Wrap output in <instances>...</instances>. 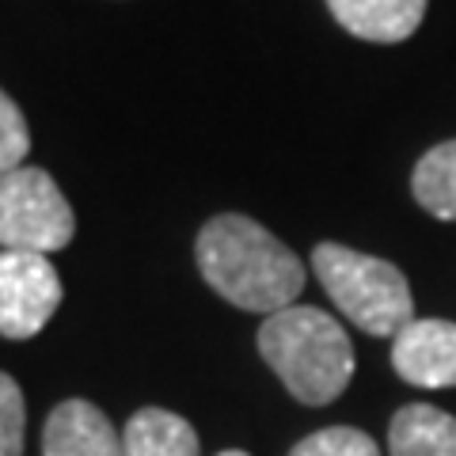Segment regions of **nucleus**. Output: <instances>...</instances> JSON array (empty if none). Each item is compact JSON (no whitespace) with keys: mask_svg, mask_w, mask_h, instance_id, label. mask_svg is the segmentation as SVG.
Returning a JSON list of instances; mask_svg holds the SVG:
<instances>
[{"mask_svg":"<svg viewBox=\"0 0 456 456\" xmlns=\"http://www.w3.org/2000/svg\"><path fill=\"white\" fill-rule=\"evenodd\" d=\"M77 232L73 206L42 167H16L0 179V248L4 251H61Z\"/></svg>","mask_w":456,"mask_h":456,"instance_id":"20e7f679","label":"nucleus"},{"mask_svg":"<svg viewBox=\"0 0 456 456\" xmlns=\"http://www.w3.org/2000/svg\"><path fill=\"white\" fill-rule=\"evenodd\" d=\"M61 305V278L50 255L0 251V335L31 338Z\"/></svg>","mask_w":456,"mask_h":456,"instance_id":"39448f33","label":"nucleus"},{"mask_svg":"<svg viewBox=\"0 0 456 456\" xmlns=\"http://www.w3.org/2000/svg\"><path fill=\"white\" fill-rule=\"evenodd\" d=\"M392 369L415 388H456V323L411 320L392 338Z\"/></svg>","mask_w":456,"mask_h":456,"instance_id":"423d86ee","label":"nucleus"},{"mask_svg":"<svg viewBox=\"0 0 456 456\" xmlns=\"http://www.w3.org/2000/svg\"><path fill=\"white\" fill-rule=\"evenodd\" d=\"M217 456H248V452H240V449H228V452H217Z\"/></svg>","mask_w":456,"mask_h":456,"instance_id":"2eb2a0df","label":"nucleus"},{"mask_svg":"<svg viewBox=\"0 0 456 456\" xmlns=\"http://www.w3.org/2000/svg\"><path fill=\"white\" fill-rule=\"evenodd\" d=\"M415 202L437 221H456V141H441L415 164Z\"/></svg>","mask_w":456,"mask_h":456,"instance_id":"9b49d317","label":"nucleus"},{"mask_svg":"<svg viewBox=\"0 0 456 456\" xmlns=\"http://www.w3.org/2000/svg\"><path fill=\"white\" fill-rule=\"evenodd\" d=\"M289 456H380V449L365 430H354V426H327V430H316L305 441H297Z\"/></svg>","mask_w":456,"mask_h":456,"instance_id":"f8f14e48","label":"nucleus"},{"mask_svg":"<svg viewBox=\"0 0 456 456\" xmlns=\"http://www.w3.org/2000/svg\"><path fill=\"white\" fill-rule=\"evenodd\" d=\"M392 456H456V419L430 403L395 411L388 426Z\"/></svg>","mask_w":456,"mask_h":456,"instance_id":"1a4fd4ad","label":"nucleus"},{"mask_svg":"<svg viewBox=\"0 0 456 456\" xmlns=\"http://www.w3.org/2000/svg\"><path fill=\"white\" fill-rule=\"evenodd\" d=\"M23 392L8 373H0V456H23Z\"/></svg>","mask_w":456,"mask_h":456,"instance_id":"4468645a","label":"nucleus"},{"mask_svg":"<svg viewBox=\"0 0 456 456\" xmlns=\"http://www.w3.org/2000/svg\"><path fill=\"white\" fill-rule=\"evenodd\" d=\"M430 0H327L331 16L365 42H403L422 27Z\"/></svg>","mask_w":456,"mask_h":456,"instance_id":"6e6552de","label":"nucleus"},{"mask_svg":"<svg viewBox=\"0 0 456 456\" xmlns=\"http://www.w3.org/2000/svg\"><path fill=\"white\" fill-rule=\"evenodd\" d=\"M312 270L342 316L358 323L365 335L395 338L415 320V297H411L403 270L377 255L342 244H320L312 251Z\"/></svg>","mask_w":456,"mask_h":456,"instance_id":"7ed1b4c3","label":"nucleus"},{"mask_svg":"<svg viewBox=\"0 0 456 456\" xmlns=\"http://www.w3.org/2000/svg\"><path fill=\"white\" fill-rule=\"evenodd\" d=\"M202 278L244 312L289 308L305 289V263L244 213H221L198 232Z\"/></svg>","mask_w":456,"mask_h":456,"instance_id":"f257e3e1","label":"nucleus"},{"mask_svg":"<svg viewBox=\"0 0 456 456\" xmlns=\"http://www.w3.org/2000/svg\"><path fill=\"white\" fill-rule=\"evenodd\" d=\"M259 354L293 392V399L308 407L338 399L354 377L350 335L327 312L308 305H289L266 316L259 327Z\"/></svg>","mask_w":456,"mask_h":456,"instance_id":"f03ea898","label":"nucleus"},{"mask_svg":"<svg viewBox=\"0 0 456 456\" xmlns=\"http://www.w3.org/2000/svg\"><path fill=\"white\" fill-rule=\"evenodd\" d=\"M27 152H31V130H27L23 110L16 107L4 88H0V179L23 167Z\"/></svg>","mask_w":456,"mask_h":456,"instance_id":"ddd939ff","label":"nucleus"},{"mask_svg":"<svg viewBox=\"0 0 456 456\" xmlns=\"http://www.w3.org/2000/svg\"><path fill=\"white\" fill-rule=\"evenodd\" d=\"M126 456H198V434L187 419L160 407H141L122 430Z\"/></svg>","mask_w":456,"mask_h":456,"instance_id":"9d476101","label":"nucleus"},{"mask_svg":"<svg viewBox=\"0 0 456 456\" xmlns=\"http://www.w3.org/2000/svg\"><path fill=\"white\" fill-rule=\"evenodd\" d=\"M42 456H126L110 419L88 399L57 403L42 430Z\"/></svg>","mask_w":456,"mask_h":456,"instance_id":"0eeeda50","label":"nucleus"}]
</instances>
